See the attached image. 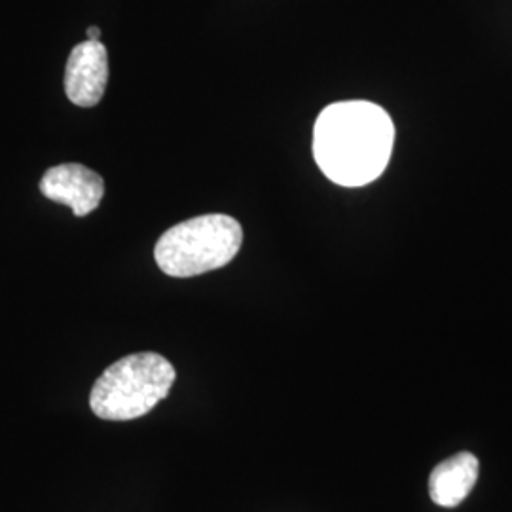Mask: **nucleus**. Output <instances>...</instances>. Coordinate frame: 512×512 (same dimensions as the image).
Wrapping results in <instances>:
<instances>
[{
  "mask_svg": "<svg viewBox=\"0 0 512 512\" xmlns=\"http://www.w3.org/2000/svg\"><path fill=\"white\" fill-rule=\"evenodd\" d=\"M109 54L101 40L76 44L65 67V93L78 107H95L107 90Z\"/></svg>",
  "mask_w": 512,
  "mask_h": 512,
  "instance_id": "39448f33",
  "label": "nucleus"
},
{
  "mask_svg": "<svg viewBox=\"0 0 512 512\" xmlns=\"http://www.w3.org/2000/svg\"><path fill=\"white\" fill-rule=\"evenodd\" d=\"M175 378V366L158 353L145 351L122 357L93 384V414L107 421L143 418L169 395Z\"/></svg>",
  "mask_w": 512,
  "mask_h": 512,
  "instance_id": "f03ea898",
  "label": "nucleus"
},
{
  "mask_svg": "<svg viewBox=\"0 0 512 512\" xmlns=\"http://www.w3.org/2000/svg\"><path fill=\"white\" fill-rule=\"evenodd\" d=\"M243 228L228 215H202L169 228L154 247L158 268L171 277H194L230 264L241 249Z\"/></svg>",
  "mask_w": 512,
  "mask_h": 512,
  "instance_id": "7ed1b4c3",
  "label": "nucleus"
},
{
  "mask_svg": "<svg viewBox=\"0 0 512 512\" xmlns=\"http://www.w3.org/2000/svg\"><path fill=\"white\" fill-rule=\"evenodd\" d=\"M40 192L52 202L71 207L76 217H86L103 200L105 181L86 165H55L42 175Z\"/></svg>",
  "mask_w": 512,
  "mask_h": 512,
  "instance_id": "20e7f679",
  "label": "nucleus"
},
{
  "mask_svg": "<svg viewBox=\"0 0 512 512\" xmlns=\"http://www.w3.org/2000/svg\"><path fill=\"white\" fill-rule=\"evenodd\" d=\"M86 37L88 40H99L101 38V29L99 27H88V31H86Z\"/></svg>",
  "mask_w": 512,
  "mask_h": 512,
  "instance_id": "0eeeda50",
  "label": "nucleus"
},
{
  "mask_svg": "<svg viewBox=\"0 0 512 512\" xmlns=\"http://www.w3.org/2000/svg\"><path fill=\"white\" fill-rule=\"evenodd\" d=\"M393 141L395 126L382 107L344 101L319 114L313 131V156L332 183L355 188L384 173Z\"/></svg>",
  "mask_w": 512,
  "mask_h": 512,
  "instance_id": "f257e3e1",
  "label": "nucleus"
},
{
  "mask_svg": "<svg viewBox=\"0 0 512 512\" xmlns=\"http://www.w3.org/2000/svg\"><path fill=\"white\" fill-rule=\"evenodd\" d=\"M480 463L471 452H459L439 463L429 476V495L433 503L444 509H454L471 494L478 480Z\"/></svg>",
  "mask_w": 512,
  "mask_h": 512,
  "instance_id": "423d86ee",
  "label": "nucleus"
}]
</instances>
